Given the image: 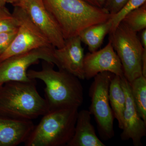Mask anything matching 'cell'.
I'll return each mask as SVG.
<instances>
[{
	"label": "cell",
	"instance_id": "cell-1",
	"mask_svg": "<svg viewBox=\"0 0 146 146\" xmlns=\"http://www.w3.org/2000/svg\"><path fill=\"white\" fill-rule=\"evenodd\" d=\"M54 64L43 60L40 70H30L27 76L45 84V99L50 110L80 107L84 100L83 88L79 79L63 69L56 71Z\"/></svg>",
	"mask_w": 146,
	"mask_h": 146
},
{
	"label": "cell",
	"instance_id": "cell-2",
	"mask_svg": "<svg viewBox=\"0 0 146 146\" xmlns=\"http://www.w3.org/2000/svg\"><path fill=\"white\" fill-rule=\"evenodd\" d=\"M35 80L9 81L0 86V116L12 119L32 121L49 110L38 93Z\"/></svg>",
	"mask_w": 146,
	"mask_h": 146
},
{
	"label": "cell",
	"instance_id": "cell-3",
	"mask_svg": "<svg viewBox=\"0 0 146 146\" xmlns=\"http://www.w3.org/2000/svg\"><path fill=\"white\" fill-rule=\"evenodd\" d=\"M65 40L78 36L84 29L107 21L113 15L84 0H43Z\"/></svg>",
	"mask_w": 146,
	"mask_h": 146
},
{
	"label": "cell",
	"instance_id": "cell-4",
	"mask_svg": "<svg viewBox=\"0 0 146 146\" xmlns=\"http://www.w3.org/2000/svg\"><path fill=\"white\" fill-rule=\"evenodd\" d=\"M78 108L49 110L25 142V146H67L74 133Z\"/></svg>",
	"mask_w": 146,
	"mask_h": 146
},
{
	"label": "cell",
	"instance_id": "cell-5",
	"mask_svg": "<svg viewBox=\"0 0 146 146\" xmlns=\"http://www.w3.org/2000/svg\"><path fill=\"white\" fill-rule=\"evenodd\" d=\"M109 40L119 58L124 76L129 82L143 75V58L146 51L137 33L121 22L109 33Z\"/></svg>",
	"mask_w": 146,
	"mask_h": 146
},
{
	"label": "cell",
	"instance_id": "cell-6",
	"mask_svg": "<svg viewBox=\"0 0 146 146\" xmlns=\"http://www.w3.org/2000/svg\"><path fill=\"white\" fill-rule=\"evenodd\" d=\"M115 75L109 72L99 73L94 77L89 89L91 98L89 111L95 117L100 136L104 141L115 136V119L110 104L109 91L111 80Z\"/></svg>",
	"mask_w": 146,
	"mask_h": 146
},
{
	"label": "cell",
	"instance_id": "cell-7",
	"mask_svg": "<svg viewBox=\"0 0 146 146\" xmlns=\"http://www.w3.org/2000/svg\"><path fill=\"white\" fill-rule=\"evenodd\" d=\"M12 13L17 23V33L11 44L0 55V62L15 55L52 46L22 8L15 6Z\"/></svg>",
	"mask_w": 146,
	"mask_h": 146
},
{
	"label": "cell",
	"instance_id": "cell-8",
	"mask_svg": "<svg viewBox=\"0 0 146 146\" xmlns=\"http://www.w3.org/2000/svg\"><path fill=\"white\" fill-rule=\"evenodd\" d=\"M56 48L42 47L15 55L0 62V83L9 81H31L27 76V70L39 60L51 62L58 67L54 55Z\"/></svg>",
	"mask_w": 146,
	"mask_h": 146
},
{
	"label": "cell",
	"instance_id": "cell-9",
	"mask_svg": "<svg viewBox=\"0 0 146 146\" xmlns=\"http://www.w3.org/2000/svg\"><path fill=\"white\" fill-rule=\"evenodd\" d=\"M23 9L51 44L59 48L65 44L62 32L43 0H21L16 5Z\"/></svg>",
	"mask_w": 146,
	"mask_h": 146
},
{
	"label": "cell",
	"instance_id": "cell-10",
	"mask_svg": "<svg viewBox=\"0 0 146 146\" xmlns=\"http://www.w3.org/2000/svg\"><path fill=\"white\" fill-rule=\"evenodd\" d=\"M83 70L84 78L87 80L105 72L121 78L124 77L121 63L110 40L102 49L88 53L84 55Z\"/></svg>",
	"mask_w": 146,
	"mask_h": 146
},
{
	"label": "cell",
	"instance_id": "cell-11",
	"mask_svg": "<svg viewBox=\"0 0 146 146\" xmlns=\"http://www.w3.org/2000/svg\"><path fill=\"white\" fill-rule=\"evenodd\" d=\"M121 83L125 94L126 104L121 139H131L134 146H141L142 139L146 135V123L138 114L132 98L130 83L125 76L121 78Z\"/></svg>",
	"mask_w": 146,
	"mask_h": 146
},
{
	"label": "cell",
	"instance_id": "cell-12",
	"mask_svg": "<svg viewBox=\"0 0 146 146\" xmlns=\"http://www.w3.org/2000/svg\"><path fill=\"white\" fill-rule=\"evenodd\" d=\"M58 68L63 69L79 79H85L83 70L84 50L78 35L65 39V44L54 49Z\"/></svg>",
	"mask_w": 146,
	"mask_h": 146
},
{
	"label": "cell",
	"instance_id": "cell-13",
	"mask_svg": "<svg viewBox=\"0 0 146 146\" xmlns=\"http://www.w3.org/2000/svg\"><path fill=\"white\" fill-rule=\"evenodd\" d=\"M32 121L12 119L0 116V146L25 143L35 127Z\"/></svg>",
	"mask_w": 146,
	"mask_h": 146
},
{
	"label": "cell",
	"instance_id": "cell-14",
	"mask_svg": "<svg viewBox=\"0 0 146 146\" xmlns=\"http://www.w3.org/2000/svg\"><path fill=\"white\" fill-rule=\"evenodd\" d=\"M91 115L86 110L78 112L74 136L66 146H105L96 134Z\"/></svg>",
	"mask_w": 146,
	"mask_h": 146
},
{
	"label": "cell",
	"instance_id": "cell-15",
	"mask_svg": "<svg viewBox=\"0 0 146 146\" xmlns=\"http://www.w3.org/2000/svg\"><path fill=\"white\" fill-rule=\"evenodd\" d=\"M110 104L118 127L122 130L123 114L125 109L126 96L121 83V78L115 75L111 80L109 91Z\"/></svg>",
	"mask_w": 146,
	"mask_h": 146
},
{
	"label": "cell",
	"instance_id": "cell-16",
	"mask_svg": "<svg viewBox=\"0 0 146 146\" xmlns=\"http://www.w3.org/2000/svg\"><path fill=\"white\" fill-rule=\"evenodd\" d=\"M111 18L103 23L90 26L79 34L82 42L88 46L90 52L98 50L102 44L105 37L109 34L112 26Z\"/></svg>",
	"mask_w": 146,
	"mask_h": 146
},
{
	"label": "cell",
	"instance_id": "cell-17",
	"mask_svg": "<svg viewBox=\"0 0 146 146\" xmlns=\"http://www.w3.org/2000/svg\"><path fill=\"white\" fill-rule=\"evenodd\" d=\"M129 83L136 109L141 118L146 123V77L141 76Z\"/></svg>",
	"mask_w": 146,
	"mask_h": 146
},
{
	"label": "cell",
	"instance_id": "cell-18",
	"mask_svg": "<svg viewBox=\"0 0 146 146\" xmlns=\"http://www.w3.org/2000/svg\"><path fill=\"white\" fill-rule=\"evenodd\" d=\"M138 33L146 28V3L126 15L121 21Z\"/></svg>",
	"mask_w": 146,
	"mask_h": 146
},
{
	"label": "cell",
	"instance_id": "cell-19",
	"mask_svg": "<svg viewBox=\"0 0 146 146\" xmlns=\"http://www.w3.org/2000/svg\"><path fill=\"white\" fill-rule=\"evenodd\" d=\"M145 3H146V0H128L121 9L111 18L112 26L109 33L115 30L127 14L140 7Z\"/></svg>",
	"mask_w": 146,
	"mask_h": 146
},
{
	"label": "cell",
	"instance_id": "cell-20",
	"mask_svg": "<svg viewBox=\"0 0 146 146\" xmlns=\"http://www.w3.org/2000/svg\"><path fill=\"white\" fill-rule=\"evenodd\" d=\"M18 23L13 13L5 6L0 8V33L16 29Z\"/></svg>",
	"mask_w": 146,
	"mask_h": 146
},
{
	"label": "cell",
	"instance_id": "cell-21",
	"mask_svg": "<svg viewBox=\"0 0 146 146\" xmlns=\"http://www.w3.org/2000/svg\"><path fill=\"white\" fill-rule=\"evenodd\" d=\"M17 31V29L0 33V55L3 53L11 44L16 36Z\"/></svg>",
	"mask_w": 146,
	"mask_h": 146
},
{
	"label": "cell",
	"instance_id": "cell-22",
	"mask_svg": "<svg viewBox=\"0 0 146 146\" xmlns=\"http://www.w3.org/2000/svg\"><path fill=\"white\" fill-rule=\"evenodd\" d=\"M128 0H106L104 7L108 13L114 15L126 3Z\"/></svg>",
	"mask_w": 146,
	"mask_h": 146
},
{
	"label": "cell",
	"instance_id": "cell-23",
	"mask_svg": "<svg viewBox=\"0 0 146 146\" xmlns=\"http://www.w3.org/2000/svg\"><path fill=\"white\" fill-rule=\"evenodd\" d=\"M91 5L100 8H103L106 0H84Z\"/></svg>",
	"mask_w": 146,
	"mask_h": 146
},
{
	"label": "cell",
	"instance_id": "cell-24",
	"mask_svg": "<svg viewBox=\"0 0 146 146\" xmlns=\"http://www.w3.org/2000/svg\"><path fill=\"white\" fill-rule=\"evenodd\" d=\"M139 37L142 46L145 49H146V29L141 31Z\"/></svg>",
	"mask_w": 146,
	"mask_h": 146
},
{
	"label": "cell",
	"instance_id": "cell-25",
	"mask_svg": "<svg viewBox=\"0 0 146 146\" xmlns=\"http://www.w3.org/2000/svg\"><path fill=\"white\" fill-rule=\"evenodd\" d=\"M6 3L12 4L13 6L16 5L21 0H4Z\"/></svg>",
	"mask_w": 146,
	"mask_h": 146
},
{
	"label": "cell",
	"instance_id": "cell-26",
	"mask_svg": "<svg viewBox=\"0 0 146 146\" xmlns=\"http://www.w3.org/2000/svg\"><path fill=\"white\" fill-rule=\"evenodd\" d=\"M6 3L5 2L4 0H0V8L5 6Z\"/></svg>",
	"mask_w": 146,
	"mask_h": 146
},
{
	"label": "cell",
	"instance_id": "cell-27",
	"mask_svg": "<svg viewBox=\"0 0 146 146\" xmlns=\"http://www.w3.org/2000/svg\"><path fill=\"white\" fill-rule=\"evenodd\" d=\"M3 83H0V86H1V85H2V84H3Z\"/></svg>",
	"mask_w": 146,
	"mask_h": 146
}]
</instances>
